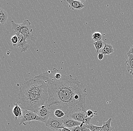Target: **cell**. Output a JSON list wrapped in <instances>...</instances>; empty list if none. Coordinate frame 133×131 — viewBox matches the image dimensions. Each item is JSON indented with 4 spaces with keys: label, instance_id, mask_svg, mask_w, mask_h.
<instances>
[{
    "label": "cell",
    "instance_id": "ffe728a7",
    "mask_svg": "<svg viewBox=\"0 0 133 131\" xmlns=\"http://www.w3.org/2000/svg\"><path fill=\"white\" fill-rule=\"evenodd\" d=\"M92 39L95 41H97L100 40L102 38V34L99 32H96L94 33L92 35Z\"/></svg>",
    "mask_w": 133,
    "mask_h": 131
},
{
    "label": "cell",
    "instance_id": "5b68a950",
    "mask_svg": "<svg viewBox=\"0 0 133 131\" xmlns=\"http://www.w3.org/2000/svg\"><path fill=\"white\" fill-rule=\"evenodd\" d=\"M22 110H23V117L20 122L19 125H22V124L26 125L25 122H29L30 123V122L32 121H37L43 122V121L41 118L36 113L31 111L23 110V109H22Z\"/></svg>",
    "mask_w": 133,
    "mask_h": 131
},
{
    "label": "cell",
    "instance_id": "4316f807",
    "mask_svg": "<svg viewBox=\"0 0 133 131\" xmlns=\"http://www.w3.org/2000/svg\"><path fill=\"white\" fill-rule=\"evenodd\" d=\"M83 131H91L90 129H88V128H86L85 130H84Z\"/></svg>",
    "mask_w": 133,
    "mask_h": 131
},
{
    "label": "cell",
    "instance_id": "2e32d148",
    "mask_svg": "<svg viewBox=\"0 0 133 131\" xmlns=\"http://www.w3.org/2000/svg\"><path fill=\"white\" fill-rule=\"evenodd\" d=\"M112 119L110 118L108 121L103 122V126L101 127V131H112V128L111 126Z\"/></svg>",
    "mask_w": 133,
    "mask_h": 131
},
{
    "label": "cell",
    "instance_id": "e0dca14e",
    "mask_svg": "<svg viewBox=\"0 0 133 131\" xmlns=\"http://www.w3.org/2000/svg\"><path fill=\"white\" fill-rule=\"evenodd\" d=\"M52 111L53 112V113L52 112V116L61 119H63L65 117V113L62 110L56 109Z\"/></svg>",
    "mask_w": 133,
    "mask_h": 131
},
{
    "label": "cell",
    "instance_id": "d6986e66",
    "mask_svg": "<svg viewBox=\"0 0 133 131\" xmlns=\"http://www.w3.org/2000/svg\"><path fill=\"white\" fill-rule=\"evenodd\" d=\"M84 126L86 128L90 129L91 131H101V127L95 126L91 123L85 124Z\"/></svg>",
    "mask_w": 133,
    "mask_h": 131
},
{
    "label": "cell",
    "instance_id": "30bf717a",
    "mask_svg": "<svg viewBox=\"0 0 133 131\" xmlns=\"http://www.w3.org/2000/svg\"><path fill=\"white\" fill-rule=\"evenodd\" d=\"M64 127L70 128L77 126H81L82 123L69 118H65L62 119Z\"/></svg>",
    "mask_w": 133,
    "mask_h": 131
},
{
    "label": "cell",
    "instance_id": "5bb4252c",
    "mask_svg": "<svg viewBox=\"0 0 133 131\" xmlns=\"http://www.w3.org/2000/svg\"><path fill=\"white\" fill-rule=\"evenodd\" d=\"M114 52L113 46L111 44L104 43V46L101 50V53L104 55H109Z\"/></svg>",
    "mask_w": 133,
    "mask_h": 131
},
{
    "label": "cell",
    "instance_id": "9c48e42d",
    "mask_svg": "<svg viewBox=\"0 0 133 131\" xmlns=\"http://www.w3.org/2000/svg\"><path fill=\"white\" fill-rule=\"evenodd\" d=\"M18 38V42L14 47L15 48H19L21 52H25L30 48V45L26 42L24 36L21 34L16 33Z\"/></svg>",
    "mask_w": 133,
    "mask_h": 131
},
{
    "label": "cell",
    "instance_id": "6da1fadb",
    "mask_svg": "<svg viewBox=\"0 0 133 131\" xmlns=\"http://www.w3.org/2000/svg\"><path fill=\"white\" fill-rule=\"evenodd\" d=\"M45 81L48 88L47 104L51 110H62L65 115L78 112L86 113L87 91L83 83L71 75L55 76V68L35 76Z\"/></svg>",
    "mask_w": 133,
    "mask_h": 131
},
{
    "label": "cell",
    "instance_id": "8992f818",
    "mask_svg": "<svg viewBox=\"0 0 133 131\" xmlns=\"http://www.w3.org/2000/svg\"><path fill=\"white\" fill-rule=\"evenodd\" d=\"M45 123L46 127L52 130H59L61 128H64L62 119L53 116H51Z\"/></svg>",
    "mask_w": 133,
    "mask_h": 131
},
{
    "label": "cell",
    "instance_id": "8fae6325",
    "mask_svg": "<svg viewBox=\"0 0 133 131\" xmlns=\"http://www.w3.org/2000/svg\"><path fill=\"white\" fill-rule=\"evenodd\" d=\"M66 2L69 4V8L72 10H81L85 6L81 1L67 0Z\"/></svg>",
    "mask_w": 133,
    "mask_h": 131
},
{
    "label": "cell",
    "instance_id": "484cf974",
    "mask_svg": "<svg viewBox=\"0 0 133 131\" xmlns=\"http://www.w3.org/2000/svg\"><path fill=\"white\" fill-rule=\"evenodd\" d=\"M59 131H71L70 129L69 128H61L59 130Z\"/></svg>",
    "mask_w": 133,
    "mask_h": 131
},
{
    "label": "cell",
    "instance_id": "52a82bcc",
    "mask_svg": "<svg viewBox=\"0 0 133 131\" xmlns=\"http://www.w3.org/2000/svg\"><path fill=\"white\" fill-rule=\"evenodd\" d=\"M85 113H86L83 112H76L72 114L65 115L64 118H69L73 119L76 121L80 122L84 124H90L91 118H86Z\"/></svg>",
    "mask_w": 133,
    "mask_h": 131
},
{
    "label": "cell",
    "instance_id": "7402d4cb",
    "mask_svg": "<svg viewBox=\"0 0 133 131\" xmlns=\"http://www.w3.org/2000/svg\"><path fill=\"white\" fill-rule=\"evenodd\" d=\"M11 42L12 43V45L13 47H14L17 44L18 42V38L17 35L15 34V35H13L11 37Z\"/></svg>",
    "mask_w": 133,
    "mask_h": 131
},
{
    "label": "cell",
    "instance_id": "ac0fdd59",
    "mask_svg": "<svg viewBox=\"0 0 133 131\" xmlns=\"http://www.w3.org/2000/svg\"><path fill=\"white\" fill-rule=\"evenodd\" d=\"M104 43L105 42L101 39L98 41H96L93 43V45L95 47L97 53H98L100 50L102 49L104 46Z\"/></svg>",
    "mask_w": 133,
    "mask_h": 131
},
{
    "label": "cell",
    "instance_id": "603a6c76",
    "mask_svg": "<svg viewBox=\"0 0 133 131\" xmlns=\"http://www.w3.org/2000/svg\"><path fill=\"white\" fill-rule=\"evenodd\" d=\"M86 117L87 118H92L95 114L91 110H88L86 112Z\"/></svg>",
    "mask_w": 133,
    "mask_h": 131
},
{
    "label": "cell",
    "instance_id": "d4e9b609",
    "mask_svg": "<svg viewBox=\"0 0 133 131\" xmlns=\"http://www.w3.org/2000/svg\"><path fill=\"white\" fill-rule=\"evenodd\" d=\"M127 54L128 56L130 54H132L133 55V45L130 48L129 51L128 53H127Z\"/></svg>",
    "mask_w": 133,
    "mask_h": 131
},
{
    "label": "cell",
    "instance_id": "44dd1931",
    "mask_svg": "<svg viewBox=\"0 0 133 131\" xmlns=\"http://www.w3.org/2000/svg\"><path fill=\"white\" fill-rule=\"evenodd\" d=\"M84 124L82 127H81L80 126H77L70 128L71 131H83L86 128Z\"/></svg>",
    "mask_w": 133,
    "mask_h": 131
},
{
    "label": "cell",
    "instance_id": "4fadbf2b",
    "mask_svg": "<svg viewBox=\"0 0 133 131\" xmlns=\"http://www.w3.org/2000/svg\"><path fill=\"white\" fill-rule=\"evenodd\" d=\"M128 58L125 62L127 65V70L130 74L133 75V55L128 56Z\"/></svg>",
    "mask_w": 133,
    "mask_h": 131
},
{
    "label": "cell",
    "instance_id": "ba28073f",
    "mask_svg": "<svg viewBox=\"0 0 133 131\" xmlns=\"http://www.w3.org/2000/svg\"><path fill=\"white\" fill-rule=\"evenodd\" d=\"M52 110L48 104L42 105L39 108L37 115L41 118L43 122L45 123L51 116Z\"/></svg>",
    "mask_w": 133,
    "mask_h": 131
},
{
    "label": "cell",
    "instance_id": "7c38bea8",
    "mask_svg": "<svg viewBox=\"0 0 133 131\" xmlns=\"http://www.w3.org/2000/svg\"><path fill=\"white\" fill-rule=\"evenodd\" d=\"M12 112L15 116L16 120L20 119L23 117V110L20 107L18 103L14 104V107L12 110Z\"/></svg>",
    "mask_w": 133,
    "mask_h": 131
},
{
    "label": "cell",
    "instance_id": "cb8c5ba5",
    "mask_svg": "<svg viewBox=\"0 0 133 131\" xmlns=\"http://www.w3.org/2000/svg\"><path fill=\"white\" fill-rule=\"evenodd\" d=\"M104 58V54L102 53H100L98 54V58L99 60H102Z\"/></svg>",
    "mask_w": 133,
    "mask_h": 131
},
{
    "label": "cell",
    "instance_id": "9a60e30c",
    "mask_svg": "<svg viewBox=\"0 0 133 131\" xmlns=\"http://www.w3.org/2000/svg\"><path fill=\"white\" fill-rule=\"evenodd\" d=\"M0 23L2 25H4L5 24L8 18V15L7 12L2 8L0 9Z\"/></svg>",
    "mask_w": 133,
    "mask_h": 131
},
{
    "label": "cell",
    "instance_id": "277c9868",
    "mask_svg": "<svg viewBox=\"0 0 133 131\" xmlns=\"http://www.w3.org/2000/svg\"><path fill=\"white\" fill-rule=\"evenodd\" d=\"M12 29L15 33L21 34L24 36L26 40L35 41L37 40L36 37L32 34L33 29L31 28V23L29 20H25L22 24H16L13 20L11 21Z\"/></svg>",
    "mask_w": 133,
    "mask_h": 131
},
{
    "label": "cell",
    "instance_id": "3957f363",
    "mask_svg": "<svg viewBox=\"0 0 133 131\" xmlns=\"http://www.w3.org/2000/svg\"><path fill=\"white\" fill-rule=\"evenodd\" d=\"M19 90L41 96L48 100L49 93L45 81L35 76L26 78L20 87Z\"/></svg>",
    "mask_w": 133,
    "mask_h": 131
},
{
    "label": "cell",
    "instance_id": "7a4b0ae2",
    "mask_svg": "<svg viewBox=\"0 0 133 131\" xmlns=\"http://www.w3.org/2000/svg\"><path fill=\"white\" fill-rule=\"evenodd\" d=\"M48 100L38 95L19 90L18 93V104L22 109L38 114L39 108L47 104Z\"/></svg>",
    "mask_w": 133,
    "mask_h": 131
}]
</instances>
